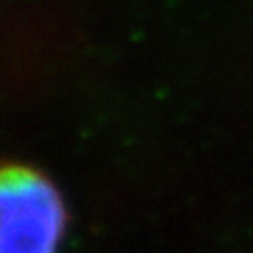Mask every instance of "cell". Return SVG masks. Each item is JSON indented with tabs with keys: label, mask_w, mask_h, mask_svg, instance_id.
Returning a JSON list of instances; mask_svg holds the SVG:
<instances>
[{
	"label": "cell",
	"mask_w": 253,
	"mask_h": 253,
	"mask_svg": "<svg viewBox=\"0 0 253 253\" xmlns=\"http://www.w3.org/2000/svg\"><path fill=\"white\" fill-rule=\"evenodd\" d=\"M62 199L51 182L25 167L0 169V253H56Z\"/></svg>",
	"instance_id": "cell-1"
}]
</instances>
